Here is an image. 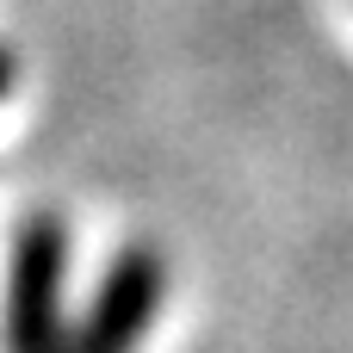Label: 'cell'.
I'll return each mask as SVG.
<instances>
[{"mask_svg": "<svg viewBox=\"0 0 353 353\" xmlns=\"http://www.w3.org/2000/svg\"><path fill=\"white\" fill-rule=\"evenodd\" d=\"M0 87H6V68H0Z\"/></svg>", "mask_w": 353, "mask_h": 353, "instance_id": "obj_3", "label": "cell"}, {"mask_svg": "<svg viewBox=\"0 0 353 353\" xmlns=\"http://www.w3.org/2000/svg\"><path fill=\"white\" fill-rule=\"evenodd\" d=\"M62 279H68V230L56 217H31L6 267V310H0L6 353H68L74 323L62 310Z\"/></svg>", "mask_w": 353, "mask_h": 353, "instance_id": "obj_1", "label": "cell"}, {"mask_svg": "<svg viewBox=\"0 0 353 353\" xmlns=\"http://www.w3.org/2000/svg\"><path fill=\"white\" fill-rule=\"evenodd\" d=\"M168 304V267L155 248H124L93 292V310L74 323L68 353H137Z\"/></svg>", "mask_w": 353, "mask_h": 353, "instance_id": "obj_2", "label": "cell"}]
</instances>
